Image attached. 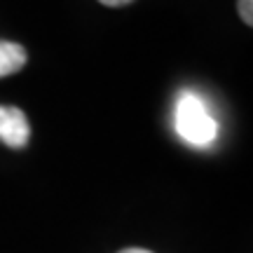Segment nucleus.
Instances as JSON below:
<instances>
[{
  "mask_svg": "<svg viewBox=\"0 0 253 253\" xmlns=\"http://www.w3.org/2000/svg\"><path fill=\"white\" fill-rule=\"evenodd\" d=\"M173 126L185 143L195 148H207L218 138V122L211 115L207 101L197 91L185 89L176 99Z\"/></svg>",
  "mask_w": 253,
  "mask_h": 253,
  "instance_id": "nucleus-1",
  "label": "nucleus"
},
{
  "mask_svg": "<svg viewBox=\"0 0 253 253\" xmlns=\"http://www.w3.org/2000/svg\"><path fill=\"white\" fill-rule=\"evenodd\" d=\"M31 138V126L24 110L14 106H0V141L9 148H24Z\"/></svg>",
  "mask_w": 253,
  "mask_h": 253,
  "instance_id": "nucleus-2",
  "label": "nucleus"
},
{
  "mask_svg": "<svg viewBox=\"0 0 253 253\" xmlns=\"http://www.w3.org/2000/svg\"><path fill=\"white\" fill-rule=\"evenodd\" d=\"M24 63H26V52H24V47L17 45V42L0 40V78L19 73L24 68Z\"/></svg>",
  "mask_w": 253,
  "mask_h": 253,
  "instance_id": "nucleus-3",
  "label": "nucleus"
},
{
  "mask_svg": "<svg viewBox=\"0 0 253 253\" xmlns=\"http://www.w3.org/2000/svg\"><path fill=\"white\" fill-rule=\"evenodd\" d=\"M239 17L246 26L253 24V0H239Z\"/></svg>",
  "mask_w": 253,
  "mask_h": 253,
  "instance_id": "nucleus-4",
  "label": "nucleus"
},
{
  "mask_svg": "<svg viewBox=\"0 0 253 253\" xmlns=\"http://www.w3.org/2000/svg\"><path fill=\"white\" fill-rule=\"evenodd\" d=\"M103 5H108V7H122V5H129V2H134V0H99Z\"/></svg>",
  "mask_w": 253,
  "mask_h": 253,
  "instance_id": "nucleus-5",
  "label": "nucleus"
},
{
  "mask_svg": "<svg viewBox=\"0 0 253 253\" xmlns=\"http://www.w3.org/2000/svg\"><path fill=\"white\" fill-rule=\"evenodd\" d=\"M120 253H153V251H145V249H122Z\"/></svg>",
  "mask_w": 253,
  "mask_h": 253,
  "instance_id": "nucleus-6",
  "label": "nucleus"
}]
</instances>
